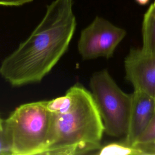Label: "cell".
<instances>
[{
  "instance_id": "obj_1",
  "label": "cell",
  "mask_w": 155,
  "mask_h": 155,
  "mask_svg": "<svg viewBox=\"0 0 155 155\" xmlns=\"http://www.w3.org/2000/svg\"><path fill=\"white\" fill-rule=\"evenodd\" d=\"M73 0H54L26 40L0 65V75L14 87L39 82L65 53L76 30Z\"/></svg>"
},
{
  "instance_id": "obj_2",
  "label": "cell",
  "mask_w": 155,
  "mask_h": 155,
  "mask_svg": "<svg viewBox=\"0 0 155 155\" xmlns=\"http://www.w3.org/2000/svg\"><path fill=\"white\" fill-rule=\"evenodd\" d=\"M69 104L53 113L50 144L46 155H79L99 151L104 132L102 119L91 93L79 84L67 91Z\"/></svg>"
},
{
  "instance_id": "obj_3",
  "label": "cell",
  "mask_w": 155,
  "mask_h": 155,
  "mask_svg": "<svg viewBox=\"0 0 155 155\" xmlns=\"http://www.w3.org/2000/svg\"><path fill=\"white\" fill-rule=\"evenodd\" d=\"M53 114L46 101L24 104L4 121L12 155L45 154L50 142Z\"/></svg>"
},
{
  "instance_id": "obj_4",
  "label": "cell",
  "mask_w": 155,
  "mask_h": 155,
  "mask_svg": "<svg viewBox=\"0 0 155 155\" xmlns=\"http://www.w3.org/2000/svg\"><path fill=\"white\" fill-rule=\"evenodd\" d=\"M89 85L103 122L104 132L114 137L125 136L128 127L132 94L122 90L106 69L93 73Z\"/></svg>"
},
{
  "instance_id": "obj_5",
  "label": "cell",
  "mask_w": 155,
  "mask_h": 155,
  "mask_svg": "<svg viewBox=\"0 0 155 155\" xmlns=\"http://www.w3.org/2000/svg\"><path fill=\"white\" fill-rule=\"evenodd\" d=\"M127 31L108 20L96 16L81 33L78 50L83 59L111 57Z\"/></svg>"
},
{
  "instance_id": "obj_6",
  "label": "cell",
  "mask_w": 155,
  "mask_h": 155,
  "mask_svg": "<svg viewBox=\"0 0 155 155\" xmlns=\"http://www.w3.org/2000/svg\"><path fill=\"white\" fill-rule=\"evenodd\" d=\"M125 78L134 90L155 98V53L131 48L125 58Z\"/></svg>"
},
{
  "instance_id": "obj_7",
  "label": "cell",
  "mask_w": 155,
  "mask_h": 155,
  "mask_svg": "<svg viewBox=\"0 0 155 155\" xmlns=\"http://www.w3.org/2000/svg\"><path fill=\"white\" fill-rule=\"evenodd\" d=\"M155 114V98L140 91L134 90L128 127L124 143L133 146Z\"/></svg>"
},
{
  "instance_id": "obj_8",
  "label": "cell",
  "mask_w": 155,
  "mask_h": 155,
  "mask_svg": "<svg viewBox=\"0 0 155 155\" xmlns=\"http://www.w3.org/2000/svg\"><path fill=\"white\" fill-rule=\"evenodd\" d=\"M142 49L155 53V8L151 4L143 16L142 26Z\"/></svg>"
},
{
  "instance_id": "obj_9",
  "label": "cell",
  "mask_w": 155,
  "mask_h": 155,
  "mask_svg": "<svg viewBox=\"0 0 155 155\" xmlns=\"http://www.w3.org/2000/svg\"><path fill=\"white\" fill-rule=\"evenodd\" d=\"M97 154L100 155H140L137 148L125 143H111L101 147Z\"/></svg>"
},
{
  "instance_id": "obj_10",
  "label": "cell",
  "mask_w": 155,
  "mask_h": 155,
  "mask_svg": "<svg viewBox=\"0 0 155 155\" xmlns=\"http://www.w3.org/2000/svg\"><path fill=\"white\" fill-rule=\"evenodd\" d=\"M155 142V114L149 124L139 136L133 146L146 144Z\"/></svg>"
},
{
  "instance_id": "obj_11",
  "label": "cell",
  "mask_w": 155,
  "mask_h": 155,
  "mask_svg": "<svg viewBox=\"0 0 155 155\" xmlns=\"http://www.w3.org/2000/svg\"><path fill=\"white\" fill-rule=\"evenodd\" d=\"M0 155H12L4 125L3 128L0 130Z\"/></svg>"
},
{
  "instance_id": "obj_12",
  "label": "cell",
  "mask_w": 155,
  "mask_h": 155,
  "mask_svg": "<svg viewBox=\"0 0 155 155\" xmlns=\"http://www.w3.org/2000/svg\"><path fill=\"white\" fill-rule=\"evenodd\" d=\"M150 0H136V1L140 5H145L147 4L148 2H149Z\"/></svg>"
},
{
  "instance_id": "obj_13",
  "label": "cell",
  "mask_w": 155,
  "mask_h": 155,
  "mask_svg": "<svg viewBox=\"0 0 155 155\" xmlns=\"http://www.w3.org/2000/svg\"><path fill=\"white\" fill-rule=\"evenodd\" d=\"M3 125H4V121L0 118V130L3 128Z\"/></svg>"
},
{
  "instance_id": "obj_14",
  "label": "cell",
  "mask_w": 155,
  "mask_h": 155,
  "mask_svg": "<svg viewBox=\"0 0 155 155\" xmlns=\"http://www.w3.org/2000/svg\"><path fill=\"white\" fill-rule=\"evenodd\" d=\"M153 5H154V8H155V1H154V3H153Z\"/></svg>"
}]
</instances>
